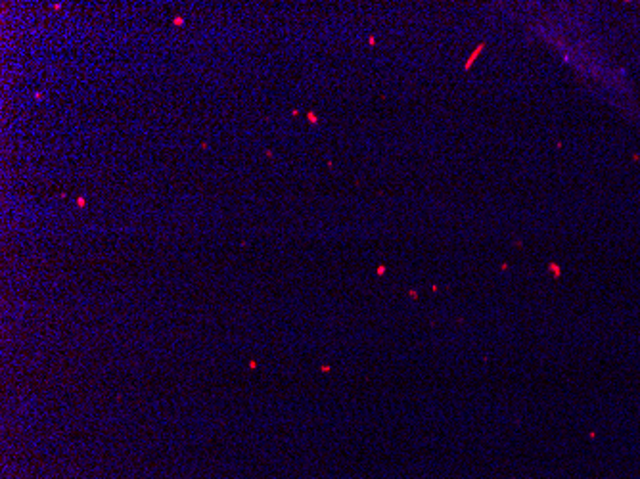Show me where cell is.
<instances>
[{
  "label": "cell",
  "instance_id": "cell-1",
  "mask_svg": "<svg viewBox=\"0 0 640 479\" xmlns=\"http://www.w3.org/2000/svg\"><path fill=\"white\" fill-rule=\"evenodd\" d=\"M485 48H487V45H485V43H482L479 47H477V48H475V50H473L472 54H470V58H468V62H466V64H464V71H470V69H472L473 62H475V60L479 58V54H482V52H483V50H485Z\"/></svg>",
  "mask_w": 640,
  "mask_h": 479
}]
</instances>
